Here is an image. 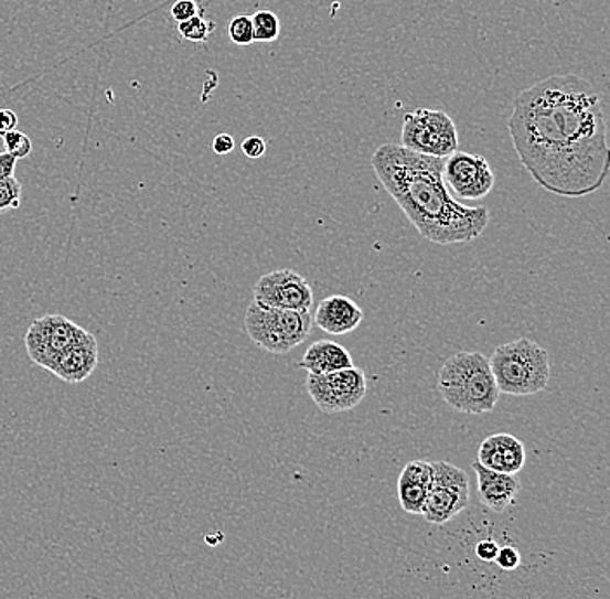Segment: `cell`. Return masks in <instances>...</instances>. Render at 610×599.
<instances>
[{"instance_id": "obj_1", "label": "cell", "mask_w": 610, "mask_h": 599, "mask_svg": "<svg viewBox=\"0 0 610 599\" xmlns=\"http://www.w3.org/2000/svg\"><path fill=\"white\" fill-rule=\"evenodd\" d=\"M522 167L555 196L582 197L609 178V130L602 99L578 75H552L522 90L509 120Z\"/></svg>"}, {"instance_id": "obj_2", "label": "cell", "mask_w": 610, "mask_h": 599, "mask_svg": "<svg viewBox=\"0 0 610 599\" xmlns=\"http://www.w3.org/2000/svg\"><path fill=\"white\" fill-rule=\"evenodd\" d=\"M376 178L421 238L436 245L475 242L490 224V210L458 203L442 179L445 160L382 145L372 157Z\"/></svg>"}, {"instance_id": "obj_3", "label": "cell", "mask_w": 610, "mask_h": 599, "mask_svg": "<svg viewBox=\"0 0 610 599\" xmlns=\"http://www.w3.org/2000/svg\"><path fill=\"white\" fill-rule=\"evenodd\" d=\"M437 386L445 403L465 415L491 413L500 400L490 359L481 352L451 355L439 371Z\"/></svg>"}, {"instance_id": "obj_4", "label": "cell", "mask_w": 610, "mask_h": 599, "mask_svg": "<svg viewBox=\"0 0 610 599\" xmlns=\"http://www.w3.org/2000/svg\"><path fill=\"white\" fill-rule=\"evenodd\" d=\"M490 366L500 394L527 397L545 392L550 382V355L529 339L497 346Z\"/></svg>"}, {"instance_id": "obj_5", "label": "cell", "mask_w": 610, "mask_h": 599, "mask_svg": "<svg viewBox=\"0 0 610 599\" xmlns=\"http://www.w3.org/2000/svg\"><path fill=\"white\" fill-rule=\"evenodd\" d=\"M245 330L260 349L283 355L302 345L311 336V312L271 309L252 303L245 315Z\"/></svg>"}, {"instance_id": "obj_6", "label": "cell", "mask_w": 610, "mask_h": 599, "mask_svg": "<svg viewBox=\"0 0 610 599\" xmlns=\"http://www.w3.org/2000/svg\"><path fill=\"white\" fill-rule=\"evenodd\" d=\"M458 129L442 109L418 108L405 115L400 146L425 157L446 158L458 151Z\"/></svg>"}, {"instance_id": "obj_7", "label": "cell", "mask_w": 610, "mask_h": 599, "mask_svg": "<svg viewBox=\"0 0 610 599\" xmlns=\"http://www.w3.org/2000/svg\"><path fill=\"white\" fill-rule=\"evenodd\" d=\"M470 503V480L465 470L448 461L432 463V482L421 515L434 525H445Z\"/></svg>"}, {"instance_id": "obj_8", "label": "cell", "mask_w": 610, "mask_h": 599, "mask_svg": "<svg viewBox=\"0 0 610 599\" xmlns=\"http://www.w3.org/2000/svg\"><path fill=\"white\" fill-rule=\"evenodd\" d=\"M306 388L320 410L327 415H339L360 406L368 385L364 371L352 366L328 374H308Z\"/></svg>"}, {"instance_id": "obj_9", "label": "cell", "mask_w": 610, "mask_h": 599, "mask_svg": "<svg viewBox=\"0 0 610 599\" xmlns=\"http://www.w3.org/2000/svg\"><path fill=\"white\" fill-rule=\"evenodd\" d=\"M85 333L87 331L84 328L69 321L65 315L49 314L30 324L24 336V346L36 366L51 371L54 362L73 345H77Z\"/></svg>"}, {"instance_id": "obj_10", "label": "cell", "mask_w": 610, "mask_h": 599, "mask_svg": "<svg viewBox=\"0 0 610 599\" xmlns=\"http://www.w3.org/2000/svg\"><path fill=\"white\" fill-rule=\"evenodd\" d=\"M442 179L446 188L465 202H475L488 196L496 182L490 161L481 154L465 151H454L451 157L446 158Z\"/></svg>"}, {"instance_id": "obj_11", "label": "cell", "mask_w": 610, "mask_h": 599, "mask_svg": "<svg viewBox=\"0 0 610 599\" xmlns=\"http://www.w3.org/2000/svg\"><path fill=\"white\" fill-rule=\"evenodd\" d=\"M254 302L271 309L311 312L314 293L308 279L296 270H272L255 285Z\"/></svg>"}, {"instance_id": "obj_12", "label": "cell", "mask_w": 610, "mask_h": 599, "mask_svg": "<svg viewBox=\"0 0 610 599\" xmlns=\"http://www.w3.org/2000/svg\"><path fill=\"white\" fill-rule=\"evenodd\" d=\"M478 463L506 475H517L526 464V447L514 435H491L479 447Z\"/></svg>"}, {"instance_id": "obj_13", "label": "cell", "mask_w": 610, "mask_h": 599, "mask_svg": "<svg viewBox=\"0 0 610 599\" xmlns=\"http://www.w3.org/2000/svg\"><path fill=\"white\" fill-rule=\"evenodd\" d=\"M97 362H99V349H97L96 336L87 331L77 345H73L54 362L51 373L63 382L75 385L89 378L96 371Z\"/></svg>"}, {"instance_id": "obj_14", "label": "cell", "mask_w": 610, "mask_h": 599, "mask_svg": "<svg viewBox=\"0 0 610 599\" xmlns=\"http://www.w3.org/2000/svg\"><path fill=\"white\" fill-rule=\"evenodd\" d=\"M363 319V309L354 300L344 295H333L321 300L314 321L324 333L342 336L357 330Z\"/></svg>"}, {"instance_id": "obj_15", "label": "cell", "mask_w": 610, "mask_h": 599, "mask_svg": "<svg viewBox=\"0 0 610 599\" xmlns=\"http://www.w3.org/2000/svg\"><path fill=\"white\" fill-rule=\"evenodd\" d=\"M472 467L478 475V492L481 503L494 513H505L515 503L518 489H521L517 477L490 470L478 461Z\"/></svg>"}, {"instance_id": "obj_16", "label": "cell", "mask_w": 610, "mask_h": 599, "mask_svg": "<svg viewBox=\"0 0 610 599\" xmlns=\"http://www.w3.org/2000/svg\"><path fill=\"white\" fill-rule=\"evenodd\" d=\"M430 482H432V463L429 461L415 459L403 468L397 482V495H399L400 507L406 513L421 515Z\"/></svg>"}, {"instance_id": "obj_17", "label": "cell", "mask_w": 610, "mask_h": 599, "mask_svg": "<svg viewBox=\"0 0 610 599\" xmlns=\"http://www.w3.org/2000/svg\"><path fill=\"white\" fill-rule=\"evenodd\" d=\"M299 366L308 371L309 374H328L333 371L347 370L354 366L351 354L345 346L330 340H320L312 343Z\"/></svg>"}, {"instance_id": "obj_18", "label": "cell", "mask_w": 610, "mask_h": 599, "mask_svg": "<svg viewBox=\"0 0 610 599\" xmlns=\"http://www.w3.org/2000/svg\"><path fill=\"white\" fill-rule=\"evenodd\" d=\"M252 18V26H254L255 42H275L278 41L281 33V23L275 12L269 9H259Z\"/></svg>"}, {"instance_id": "obj_19", "label": "cell", "mask_w": 610, "mask_h": 599, "mask_svg": "<svg viewBox=\"0 0 610 599\" xmlns=\"http://www.w3.org/2000/svg\"><path fill=\"white\" fill-rule=\"evenodd\" d=\"M215 24L212 21H206L203 18V14L200 17L191 18V20L182 21L178 23L179 35L184 39V41L190 42H206L208 36L214 32Z\"/></svg>"}, {"instance_id": "obj_20", "label": "cell", "mask_w": 610, "mask_h": 599, "mask_svg": "<svg viewBox=\"0 0 610 599\" xmlns=\"http://www.w3.org/2000/svg\"><path fill=\"white\" fill-rule=\"evenodd\" d=\"M21 182L14 175L0 181V215L9 214L21 205Z\"/></svg>"}, {"instance_id": "obj_21", "label": "cell", "mask_w": 610, "mask_h": 599, "mask_svg": "<svg viewBox=\"0 0 610 599\" xmlns=\"http://www.w3.org/2000/svg\"><path fill=\"white\" fill-rule=\"evenodd\" d=\"M227 35L231 42L236 45L254 44V26H252V18L247 14H239L233 18L227 24Z\"/></svg>"}, {"instance_id": "obj_22", "label": "cell", "mask_w": 610, "mask_h": 599, "mask_svg": "<svg viewBox=\"0 0 610 599\" xmlns=\"http://www.w3.org/2000/svg\"><path fill=\"white\" fill-rule=\"evenodd\" d=\"M2 141H4L6 153L11 154L17 160H23V158L30 157V153H32V141H30V137L26 133L12 130V132L2 136Z\"/></svg>"}, {"instance_id": "obj_23", "label": "cell", "mask_w": 610, "mask_h": 599, "mask_svg": "<svg viewBox=\"0 0 610 599\" xmlns=\"http://www.w3.org/2000/svg\"><path fill=\"white\" fill-rule=\"evenodd\" d=\"M170 14L174 18L175 23H182V21L200 17V14H203V11L196 0H178V2L172 6V9H170Z\"/></svg>"}, {"instance_id": "obj_24", "label": "cell", "mask_w": 610, "mask_h": 599, "mask_svg": "<svg viewBox=\"0 0 610 599\" xmlns=\"http://www.w3.org/2000/svg\"><path fill=\"white\" fill-rule=\"evenodd\" d=\"M494 564L502 568V570H515L521 565V553L512 546L500 547Z\"/></svg>"}, {"instance_id": "obj_25", "label": "cell", "mask_w": 610, "mask_h": 599, "mask_svg": "<svg viewBox=\"0 0 610 599\" xmlns=\"http://www.w3.org/2000/svg\"><path fill=\"white\" fill-rule=\"evenodd\" d=\"M266 141L259 136L247 137V139L242 142L243 154L250 158V160H259V158H263L264 154H266Z\"/></svg>"}, {"instance_id": "obj_26", "label": "cell", "mask_w": 610, "mask_h": 599, "mask_svg": "<svg viewBox=\"0 0 610 599\" xmlns=\"http://www.w3.org/2000/svg\"><path fill=\"white\" fill-rule=\"evenodd\" d=\"M497 552H500V546L493 539L481 541L478 547H475V555H478L479 559L485 561V564H493Z\"/></svg>"}, {"instance_id": "obj_27", "label": "cell", "mask_w": 610, "mask_h": 599, "mask_svg": "<svg viewBox=\"0 0 610 599\" xmlns=\"http://www.w3.org/2000/svg\"><path fill=\"white\" fill-rule=\"evenodd\" d=\"M215 154H229L235 149V139L229 133H218L212 142Z\"/></svg>"}, {"instance_id": "obj_28", "label": "cell", "mask_w": 610, "mask_h": 599, "mask_svg": "<svg viewBox=\"0 0 610 599\" xmlns=\"http://www.w3.org/2000/svg\"><path fill=\"white\" fill-rule=\"evenodd\" d=\"M18 115L12 109H0V137L17 130Z\"/></svg>"}, {"instance_id": "obj_29", "label": "cell", "mask_w": 610, "mask_h": 599, "mask_svg": "<svg viewBox=\"0 0 610 599\" xmlns=\"http://www.w3.org/2000/svg\"><path fill=\"white\" fill-rule=\"evenodd\" d=\"M17 158H12L11 154L0 153V181L12 178L17 172Z\"/></svg>"}]
</instances>
